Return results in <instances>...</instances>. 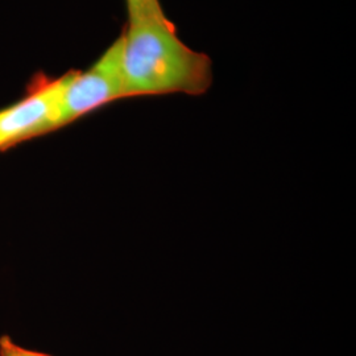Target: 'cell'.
<instances>
[{
  "mask_svg": "<svg viewBox=\"0 0 356 356\" xmlns=\"http://www.w3.org/2000/svg\"><path fill=\"white\" fill-rule=\"evenodd\" d=\"M122 38L126 97L202 95L210 89L211 58L182 42L166 16L131 20Z\"/></svg>",
  "mask_w": 356,
  "mask_h": 356,
  "instance_id": "6da1fadb",
  "label": "cell"
},
{
  "mask_svg": "<svg viewBox=\"0 0 356 356\" xmlns=\"http://www.w3.org/2000/svg\"><path fill=\"white\" fill-rule=\"evenodd\" d=\"M122 51L120 35L86 72H69L58 106L57 128L65 127L104 104L126 98Z\"/></svg>",
  "mask_w": 356,
  "mask_h": 356,
  "instance_id": "7a4b0ae2",
  "label": "cell"
},
{
  "mask_svg": "<svg viewBox=\"0 0 356 356\" xmlns=\"http://www.w3.org/2000/svg\"><path fill=\"white\" fill-rule=\"evenodd\" d=\"M69 73L0 111V151L57 129V113Z\"/></svg>",
  "mask_w": 356,
  "mask_h": 356,
  "instance_id": "3957f363",
  "label": "cell"
},
{
  "mask_svg": "<svg viewBox=\"0 0 356 356\" xmlns=\"http://www.w3.org/2000/svg\"><path fill=\"white\" fill-rule=\"evenodd\" d=\"M127 1L128 22L139 19L163 17L165 13L160 0H126Z\"/></svg>",
  "mask_w": 356,
  "mask_h": 356,
  "instance_id": "277c9868",
  "label": "cell"
},
{
  "mask_svg": "<svg viewBox=\"0 0 356 356\" xmlns=\"http://www.w3.org/2000/svg\"><path fill=\"white\" fill-rule=\"evenodd\" d=\"M11 350H13V355L15 356H51L48 354H42V353H38V351H32V350H26L16 343H13L11 341Z\"/></svg>",
  "mask_w": 356,
  "mask_h": 356,
  "instance_id": "5b68a950",
  "label": "cell"
},
{
  "mask_svg": "<svg viewBox=\"0 0 356 356\" xmlns=\"http://www.w3.org/2000/svg\"><path fill=\"white\" fill-rule=\"evenodd\" d=\"M11 338L1 337L0 338V356H15L11 350Z\"/></svg>",
  "mask_w": 356,
  "mask_h": 356,
  "instance_id": "8992f818",
  "label": "cell"
}]
</instances>
